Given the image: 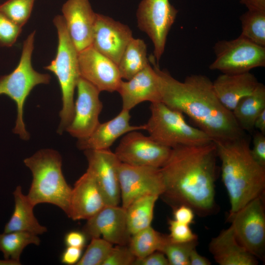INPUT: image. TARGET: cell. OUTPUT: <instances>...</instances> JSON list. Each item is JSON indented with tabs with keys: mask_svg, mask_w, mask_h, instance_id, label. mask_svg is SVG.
<instances>
[{
	"mask_svg": "<svg viewBox=\"0 0 265 265\" xmlns=\"http://www.w3.org/2000/svg\"><path fill=\"white\" fill-rule=\"evenodd\" d=\"M265 109V86L259 82L254 90L242 98L232 111L238 124L244 131L251 132L255 120Z\"/></svg>",
	"mask_w": 265,
	"mask_h": 265,
	"instance_id": "d4e9b609",
	"label": "cell"
},
{
	"mask_svg": "<svg viewBox=\"0 0 265 265\" xmlns=\"http://www.w3.org/2000/svg\"><path fill=\"white\" fill-rule=\"evenodd\" d=\"M132 37V32L127 25L96 13L91 46L117 65Z\"/></svg>",
	"mask_w": 265,
	"mask_h": 265,
	"instance_id": "e0dca14e",
	"label": "cell"
},
{
	"mask_svg": "<svg viewBox=\"0 0 265 265\" xmlns=\"http://www.w3.org/2000/svg\"><path fill=\"white\" fill-rule=\"evenodd\" d=\"M67 31L79 52L91 46L95 13L89 0H67L62 5Z\"/></svg>",
	"mask_w": 265,
	"mask_h": 265,
	"instance_id": "ac0fdd59",
	"label": "cell"
},
{
	"mask_svg": "<svg viewBox=\"0 0 265 265\" xmlns=\"http://www.w3.org/2000/svg\"><path fill=\"white\" fill-rule=\"evenodd\" d=\"M82 251V248L67 246L61 254V262L68 265H76L81 257Z\"/></svg>",
	"mask_w": 265,
	"mask_h": 265,
	"instance_id": "60d3db41",
	"label": "cell"
},
{
	"mask_svg": "<svg viewBox=\"0 0 265 265\" xmlns=\"http://www.w3.org/2000/svg\"><path fill=\"white\" fill-rule=\"evenodd\" d=\"M217 157L213 141L172 148L160 168L164 184L161 196L173 209L186 205L199 216L213 213L216 210Z\"/></svg>",
	"mask_w": 265,
	"mask_h": 265,
	"instance_id": "6da1fadb",
	"label": "cell"
},
{
	"mask_svg": "<svg viewBox=\"0 0 265 265\" xmlns=\"http://www.w3.org/2000/svg\"><path fill=\"white\" fill-rule=\"evenodd\" d=\"M77 98L74 104L73 118L66 131L78 139L88 136L100 123L99 115L103 104L101 92L96 87L80 77L77 82Z\"/></svg>",
	"mask_w": 265,
	"mask_h": 265,
	"instance_id": "4fadbf2b",
	"label": "cell"
},
{
	"mask_svg": "<svg viewBox=\"0 0 265 265\" xmlns=\"http://www.w3.org/2000/svg\"><path fill=\"white\" fill-rule=\"evenodd\" d=\"M209 250L220 265H257L258 259L237 241L231 226L213 238Z\"/></svg>",
	"mask_w": 265,
	"mask_h": 265,
	"instance_id": "603a6c76",
	"label": "cell"
},
{
	"mask_svg": "<svg viewBox=\"0 0 265 265\" xmlns=\"http://www.w3.org/2000/svg\"><path fill=\"white\" fill-rule=\"evenodd\" d=\"M133 265H169V264L163 253L157 251L142 258H136Z\"/></svg>",
	"mask_w": 265,
	"mask_h": 265,
	"instance_id": "74e56055",
	"label": "cell"
},
{
	"mask_svg": "<svg viewBox=\"0 0 265 265\" xmlns=\"http://www.w3.org/2000/svg\"><path fill=\"white\" fill-rule=\"evenodd\" d=\"M35 31L24 41L19 62L10 74L0 76V95H5L13 100L17 106V118L13 132L24 140H28L30 134L23 119L25 101L32 89L40 84H48L51 76L35 71L31 64Z\"/></svg>",
	"mask_w": 265,
	"mask_h": 265,
	"instance_id": "8992f818",
	"label": "cell"
},
{
	"mask_svg": "<svg viewBox=\"0 0 265 265\" xmlns=\"http://www.w3.org/2000/svg\"><path fill=\"white\" fill-rule=\"evenodd\" d=\"M254 128L265 134V109L263 110L256 118Z\"/></svg>",
	"mask_w": 265,
	"mask_h": 265,
	"instance_id": "ee69618b",
	"label": "cell"
},
{
	"mask_svg": "<svg viewBox=\"0 0 265 265\" xmlns=\"http://www.w3.org/2000/svg\"><path fill=\"white\" fill-rule=\"evenodd\" d=\"M130 111L122 109L112 119L101 123L87 137L78 139L77 147L81 150L109 149L119 137L133 131L144 130V125H132Z\"/></svg>",
	"mask_w": 265,
	"mask_h": 265,
	"instance_id": "44dd1931",
	"label": "cell"
},
{
	"mask_svg": "<svg viewBox=\"0 0 265 265\" xmlns=\"http://www.w3.org/2000/svg\"><path fill=\"white\" fill-rule=\"evenodd\" d=\"M171 150L150 136L133 131L123 135L114 153L122 163L160 168L167 160Z\"/></svg>",
	"mask_w": 265,
	"mask_h": 265,
	"instance_id": "8fae6325",
	"label": "cell"
},
{
	"mask_svg": "<svg viewBox=\"0 0 265 265\" xmlns=\"http://www.w3.org/2000/svg\"><path fill=\"white\" fill-rule=\"evenodd\" d=\"M80 76L100 92L117 91L122 79L117 65L92 46L79 52Z\"/></svg>",
	"mask_w": 265,
	"mask_h": 265,
	"instance_id": "2e32d148",
	"label": "cell"
},
{
	"mask_svg": "<svg viewBox=\"0 0 265 265\" xmlns=\"http://www.w3.org/2000/svg\"><path fill=\"white\" fill-rule=\"evenodd\" d=\"M113 245L102 238L91 239L77 265H103Z\"/></svg>",
	"mask_w": 265,
	"mask_h": 265,
	"instance_id": "d6a6232c",
	"label": "cell"
},
{
	"mask_svg": "<svg viewBox=\"0 0 265 265\" xmlns=\"http://www.w3.org/2000/svg\"><path fill=\"white\" fill-rule=\"evenodd\" d=\"M22 30V27L0 12V46L10 47L13 46Z\"/></svg>",
	"mask_w": 265,
	"mask_h": 265,
	"instance_id": "836d02e7",
	"label": "cell"
},
{
	"mask_svg": "<svg viewBox=\"0 0 265 265\" xmlns=\"http://www.w3.org/2000/svg\"><path fill=\"white\" fill-rule=\"evenodd\" d=\"M151 115L144 124V130L158 143L174 148L179 146H197L212 139L198 128L190 125L184 114L161 102L151 103Z\"/></svg>",
	"mask_w": 265,
	"mask_h": 265,
	"instance_id": "52a82bcc",
	"label": "cell"
},
{
	"mask_svg": "<svg viewBox=\"0 0 265 265\" xmlns=\"http://www.w3.org/2000/svg\"><path fill=\"white\" fill-rule=\"evenodd\" d=\"M15 207L13 213L6 224L4 232L26 231L37 235L47 232V228L40 224L34 213V206L27 195L22 192L21 186L16 187L13 193Z\"/></svg>",
	"mask_w": 265,
	"mask_h": 265,
	"instance_id": "cb8c5ba5",
	"label": "cell"
},
{
	"mask_svg": "<svg viewBox=\"0 0 265 265\" xmlns=\"http://www.w3.org/2000/svg\"><path fill=\"white\" fill-rule=\"evenodd\" d=\"M213 49L215 58L209 66L211 70L236 74L265 66V47L240 35L233 40L217 41Z\"/></svg>",
	"mask_w": 265,
	"mask_h": 265,
	"instance_id": "ba28073f",
	"label": "cell"
},
{
	"mask_svg": "<svg viewBox=\"0 0 265 265\" xmlns=\"http://www.w3.org/2000/svg\"><path fill=\"white\" fill-rule=\"evenodd\" d=\"M40 239L38 235L26 231H15L0 234V251L4 258L21 265L20 258L24 248L33 244L39 245Z\"/></svg>",
	"mask_w": 265,
	"mask_h": 265,
	"instance_id": "83f0119b",
	"label": "cell"
},
{
	"mask_svg": "<svg viewBox=\"0 0 265 265\" xmlns=\"http://www.w3.org/2000/svg\"><path fill=\"white\" fill-rule=\"evenodd\" d=\"M53 23L57 32V49L55 58L44 68L55 75L60 85L62 107L57 132L61 134L74 117L75 90L80 76L79 52L70 38L62 15L55 16Z\"/></svg>",
	"mask_w": 265,
	"mask_h": 265,
	"instance_id": "5b68a950",
	"label": "cell"
},
{
	"mask_svg": "<svg viewBox=\"0 0 265 265\" xmlns=\"http://www.w3.org/2000/svg\"><path fill=\"white\" fill-rule=\"evenodd\" d=\"M195 213L189 207L181 205L173 209L174 219L187 225L193 222Z\"/></svg>",
	"mask_w": 265,
	"mask_h": 265,
	"instance_id": "f35d334b",
	"label": "cell"
},
{
	"mask_svg": "<svg viewBox=\"0 0 265 265\" xmlns=\"http://www.w3.org/2000/svg\"><path fill=\"white\" fill-rule=\"evenodd\" d=\"M159 197L146 194L135 199L127 208V228L131 236L151 226L155 203Z\"/></svg>",
	"mask_w": 265,
	"mask_h": 265,
	"instance_id": "4316f807",
	"label": "cell"
},
{
	"mask_svg": "<svg viewBox=\"0 0 265 265\" xmlns=\"http://www.w3.org/2000/svg\"><path fill=\"white\" fill-rule=\"evenodd\" d=\"M149 63L144 41L132 37L126 46L117 66L122 79L127 80Z\"/></svg>",
	"mask_w": 265,
	"mask_h": 265,
	"instance_id": "484cf974",
	"label": "cell"
},
{
	"mask_svg": "<svg viewBox=\"0 0 265 265\" xmlns=\"http://www.w3.org/2000/svg\"><path fill=\"white\" fill-rule=\"evenodd\" d=\"M150 58L157 74L161 102L188 116L213 141L245 135L232 112L217 98L212 82L208 77L192 74L180 81L167 71L160 69L153 56Z\"/></svg>",
	"mask_w": 265,
	"mask_h": 265,
	"instance_id": "7a4b0ae2",
	"label": "cell"
},
{
	"mask_svg": "<svg viewBox=\"0 0 265 265\" xmlns=\"http://www.w3.org/2000/svg\"><path fill=\"white\" fill-rule=\"evenodd\" d=\"M264 196L255 198L228 218L238 242L263 261L265 255Z\"/></svg>",
	"mask_w": 265,
	"mask_h": 265,
	"instance_id": "9c48e42d",
	"label": "cell"
},
{
	"mask_svg": "<svg viewBox=\"0 0 265 265\" xmlns=\"http://www.w3.org/2000/svg\"><path fill=\"white\" fill-rule=\"evenodd\" d=\"M119 179L122 207L126 209L136 198L149 194L159 196L164 191L160 168L121 163Z\"/></svg>",
	"mask_w": 265,
	"mask_h": 265,
	"instance_id": "7c38bea8",
	"label": "cell"
},
{
	"mask_svg": "<svg viewBox=\"0 0 265 265\" xmlns=\"http://www.w3.org/2000/svg\"><path fill=\"white\" fill-rule=\"evenodd\" d=\"M105 206L103 196L95 178L86 170L72 188L67 216L73 220H87Z\"/></svg>",
	"mask_w": 265,
	"mask_h": 265,
	"instance_id": "d6986e66",
	"label": "cell"
},
{
	"mask_svg": "<svg viewBox=\"0 0 265 265\" xmlns=\"http://www.w3.org/2000/svg\"><path fill=\"white\" fill-rule=\"evenodd\" d=\"M252 157L260 165L265 167V135L258 132L253 137V147L250 148Z\"/></svg>",
	"mask_w": 265,
	"mask_h": 265,
	"instance_id": "8d00e7d4",
	"label": "cell"
},
{
	"mask_svg": "<svg viewBox=\"0 0 265 265\" xmlns=\"http://www.w3.org/2000/svg\"><path fill=\"white\" fill-rule=\"evenodd\" d=\"M88 170L94 177L106 205L118 206L121 201L119 168L121 162L109 149L84 151Z\"/></svg>",
	"mask_w": 265,
	"mask_h": 265,
	"instance_id": "5bb4252c",
	"label": "cell"
},
{
	"mask_svg": "<svg viewBox=\"0 0 265 265\" xmlns=\"http://www.w3.org/2000/svg\"><path fill=\"white\" fill-rule=\"evenodd\" d=\"M259 82L250 72L220 75L212 82L215 94L222 105L232 111L238 102L251 94Z\"/></svg>",
	"mask_w": 265,
	"mask_h": 265,
	"instance_id": "7402d4cb",
	"label": "cell"
},
{
	"mask_svg": "<svg viewBox=\"0 0 265 265\" xmlns=\"http://www.w3.org/2000/svg\"><path fill=\"white\" fill-rule=\"evenodd\" d=\"M211 262L206 257L200 255L196 251L193 249L189 256V265H210Z\"/></svg>",
	"mask_w": 265,
	"mask_h": 265,
	"instance_id": "7bdbcfd3",
	"label": "cell"
},
{
	"mask_svg": "<svg viewBox=\"0 0 265 265\" xmlns=\"http://www.w3.org/2000/svg\"><path fill=\"white\" fill-rule=\"evenodd\" d=\"M122 101V109L130 111L143 102H161L157 73L149 63L131 79L122 80L117 91Z\"/></svg>",
	"mask_w": 265,
	"mask_h": 265,
	"instance_id": "ffe728a7",
	"label": "cell"
},
{
	"mask_svg": "<svg viewBox=\"0 0 265 265\" xmlns=\"http://www.w3.org/2000/svg\"><path fill=\"white\" fill-rule=\"evenodd\" d=\"M178 12L169 0H142L138 6L137 26L151 40L157 62L164 52L167 35Z\"/></svg>",
	"mask_w": 265,
	"mask_h": 265,
	"instance_id": "30bf717a",
	"label": "cell"
},
{
	"mask_svg": "<svg viewBox=\"0 0 265 265\" xmlns=\"http://www.w3.org/2000/svg\"><path fill=\"white\" fill-rule=\"evenodd\" d=\"M87 237L83 232L72 231L68 232L64 237L67 246L83 248L86 243Z\"/></svg>",
	"mask_w": 265,
	"mask_h": 265,
	"instance_id": "ab89813d",
	"label": "cell"
},
{
	"mask_svg": "<svg viewBox=\"0 0 265 265\" xmlns=\"http://www.w3.org/2000/svg\"><path fill=\"white\" fill-rule=\"evenodd\" d=\"M136 258L128 245H115L103 265H133Z\"/></svg>",
	"mask_w": 265,
	"mask_h": 265,
	"instance_id": "e575fe53",
	"label": "cell"
},
{
	"mask_svg": "<svg viewBox=\"0 0 265 265\" xmlns=\"http://www.w3.org/2000/svg\"><path fill=\"white\" fill-rule=\"evenodd\" d=\"M239 19L241 23L240 35L265 47V11L248 10Z\"/></svg>",
	"mask_w": 265,
	"mask_h": 265,
	"instance_id": "f546056e",
	"label": "cell"
},
{
	"mask_svg": "<svg viewBox=\"0 0 265 265\" xmlns=\"http://www.w3.org/2000/svg\"><path fill=\"white\" fill-rule=\"evenodd\" d=\"M197 244V239L178 242L172 241L168 235H166L160 251L165 255L169 265H189L190 254Z\"/></svg>",
	"mask_w": 265,
	"mask_h": 265,
	"instance_id": "4dcf8cb0",
	"label": "cell"
},
{
	"mask_svg": "<svg viewBox=\"0 0 265 265\" xmlns=\"http://www.w3.org/2000/svg\"><path fill=\"white\" fill-rule=\"evenodd\" d=\"M165 236L150 226L132 235L128 245L136 258H142L155 251H160Z\"/></svg>",
	"mask_w": 265,
	"mask_h": 265,
	"instance_id": "f1b7e54d",
	"label": "cell"
},
{
	"mask_svg": "<svg viewBox=\"0 0 265 265\" xmlns=\"http://www.w3.org/2000/svg\"><path fill=\"white\" fill-rule=\"evenodd\" d=\"M248 10L265 11V0H240Z\"/></svg>",
	"mask_w": 265,
	"mask_h": 265,
	"instance_id": "b9f144b4",
	"label": "cell"
},
{
	"mask_svg": "<svg viewBox=\"0 0 265 265\" xmlns=\"http://www.w3.org/2000/svg\"><path fill=\"white\" fill-rule=\"evenodd\" d=\"M171 240L175 242H185L197 239V236L193 233L189 225L183 224L173 219L168 220Z\"/></svg>",
	"mask_w": 265,
	"mask_h": 265,
	"instance_id": "d590c367",
	"label": "cell"
},
{
	"mask_svg": "<svg viewBox=\"0 0 265 265\" xmlns=\"http://www.w3.org/2000/svg\"><path fill=\"white\" fill-rule=\"evenodd\" d=\"M35 0H7L0 4V12L23 27L29 19Z\"/></svg>",
	"mask_w": 265,
	"mask_h": 265,
	"instance_id": "1f68e13d",
	"label": "cell"
},
{
	"mask_svg": "<svg viewBox=\"0 0 265 265\" xmlns=\"http://www.w3.org/2000/svg\"><path fill=\"white\" fill-rule=\"evenodd\" d=\"M32 175L27 196L35 206L49 203L61 209L67 215L69 209L72 188L62 171V158L52 149H43L24 159Z\"/></svg>",
	"mask_w": 265,
	"mask_h": 265,
	"instance_id": "277c9868",
	"label": "cell"
},
{
	"mask_svg": "<svg viewBox=\"0 0 265 265\" xmlns=\"http://www.w3.org/2000/svg\"><path fill=\"white\" fill-rule=\"evenodd\" d=\"M87 238H101L113 245H128L131 235L127 224L126 210L106 205L87 222L82 229Z\"/></svg>",
	"mask_w": 265,
	"mask_h": 265,
	"instance_id": "9a60e30c",
	"label": "cell"
},
{
	"mask_svg": "<svg viewBox=\"0 0 265 265\" xmlns=\"http://www.w3.org/2000/svg\"><path fill=\"white\" fill-rule=\"evenodd\" d=\"M213 141L221 160L222 180L230 199V216L253 199L264 196L265 167L252 157L245 135Z\"/></svg>",
	"mask_w": 265,
	"mask_h": 265,
	"instance_id": "3957f363",
	"label": "cell"
}]
</instances>
